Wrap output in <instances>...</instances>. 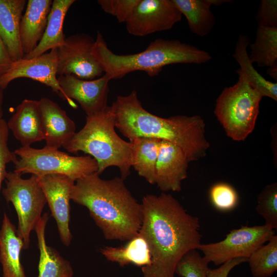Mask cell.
Here are the masks:
<instances>
[{"instance_id":"6da1fadb","label":"cell","mask_w":277,"mask_h":277,"mask_svg":"<svg viewBox=\"0 0 277 277\" xmlns=\"http://www.w3.org/2000/svg\"><path fill=\"white\" fill-rule=\"evenodd\" d=\"M138 233L146 241L151 263L142 267L143 277H175L177 264L201 244L199 218L188 213L172 195L147 194L142 199Z\"/></svg>"},{"instance_id":"7a4b0ae2","label":"cell","mask_w":277,"mask_h":277,"mask_svg":"<svg viewBox=\"0 0 277 277\" xmlns=\"http://www.w3.org/2000/svg\"><path fill=\"white\" fill-rule=\"evenodd\" d=\"M70 199L87 208L106 240L127 241L138 233L142 206L121 177L104 180L97 172L85 176L75 182Z\"/></svg>"},{"instance_id":"3957f363","label":"cell","mask_w":277,"mask_h":277,"mask_svg":"<svg viewBox=\"0 0 277 277\" xmlns=\"http://www.w3.org/2000/svg\"><path fill=\"white\" fill-rule=\"evenodd\" d=\"M115 127L129 140L138 137L165 140L179 146L188 161L204 157L210 144L205 136V124L200 115L161 117L145 109L135 90L118 95L113 102Z\"/></svg>"},{"instance_id":"277c9868","label":"cell","mask_w":277,"mask_h":277,"mask_svg":"<svg viewBox=\"0 0 277 277\" xmlns=\"http://www.w3.org/2000/svg\"><path fill=\"white\" fill-rule=\"evenodd\" d=\"M95 59L109 78L120 79L135 71L149 76L157 75L167 65L206 63L212 58L207 51L178 39L157 38L147 48L132 54H116L108 47L101 33L97 32L92 50Z\"/></svg>"},{"instance_id":"5b68a950","label":"cell","mask_w":277,"mask_h":277,"mask_svg":"<svg viewBox=\"0 0 277 277\" xmlns=\"http://www.w3.org/2000/svg\"><path fill=\"white\" fill-rule=\"evenodd\" d=\"M113 104L94 115L86 116L83 128L75 132L63 147L68 152L82 151L92 156L98 164L100 175L111 166L117 167L125 180L130 173L131 143L120 137L115 130Z\"/></svg>"},{"instance_id":"8992f818","label":"cell","mask_w":277,"mask_h":277,"mask_svg":"<svg viewBox=\"0 0 277 277\" xmlns=\"http://www.w3.org/2000/svg\"><path fill=\"white\" fill-rule=\"evenodd\" d=\"M236 72L237 82L223 90L216 99L214 113L227 135L240 142L253 131L263 96L240 69Z\"/></svg>"},{"instance_id":"52a82bcc","label":"cell","mask_w":277,"mask_h":277,"mask_svg":"<svg viewBox=\"0 0 277 277\" xmlns=\"http://www.w3.org/2000/svg\"><path fill=\"white\" fill-rule=\"evenodd\" d=\"M14 152L18 156L13 163L14 172L21 175L30 173L41 177L58 174L67 176L75 182L98 171L96 161L89 155L72 156L46 147L42 149L21 147Z\"/></svg>"},{"instance_id":"ba28073f","label":"cell","mask_w":277,"mask_h":277,"mask_svg":"<svg viewBox=\"0 0 277 277\" xmlns=\"http://www.w3.org/2000/svg\"><path fill=\"white\" fill-rule=\"evenodd\" d=\"M5 182L6 187L2 193L7 203H11L16 211L18 225L17 235L22 239L24 250L30 245V236L42 217L47 203L40 186L38 177L35 175L26 179L15 172H8Z\"/></svg>"},{"instance_id":"9c48e42d","label":"cell","mask_w":277,"mask_h":277,"mask_svg":"<svg viewBox=\"0 0 277 277\" xmlns=\"http://www.w3.org/2000/svg\"><path fill=\"white\" fill-rule=\"evenodd\" d=\"M275 235L274 230L264 225L248 227L242 226L232 230L225 238L218 242L201 244L198 247L209 263L221 265L238 258H248L258 248Z\"/></svg>"},{"instance_id":"30bf717a","label":"cell","mask_w":277,"mask_h":277,"mask_svg":"<svg viewBox=\"0 0 277 277\" xmlns=\"http://www.w3.org/2000/svg\"><path fill=\"white\" fill-rule=\"evenodd\" d=\"M94 42L83 33L66 37L65 43L57 48V74L73 75L85 80L101 76L104 71L92 53Z\"/></svg>"},{"instance_id":"8fae6325","label":"cell","mask_w":277,"mask_h":277,"mask_svg":"<svg viewBox=\"0 0 277 277\" xmlns=\"http://www.w3.org/2000/svg\"><path fill=\"white\" fill-rule=\"evenodd\" d=\"M182 17L172 0H141L125 23L130 34L144 36L171 29Z\"/></svg>"},{"instance_id":"7c38bea8","label":"cell","mask_w":277,"mask_h":277,"mask_svg":"<svg viewBox=\"0 0 277 277\" xmlns=\"http://www.w3.org/2000/svg\"><path fill=\"white\" fill-rule=\"evenodd\" d=\"M58 84L64 92L67 102L73 108L77 106L89 116L104 110L107 106L108 95L110 80L105 74L95 80H85L73 75H60Z\"/></svg>"},{"instance_id":"4fadbf2b","label":"cell","mask_w":277,"mask_h":277,"mask_svg":"<svg viewBox=\"0 0 277 277\" xmlns=\"http://www.w3.org/2000/svg\"><path fill=\"white\" fill-rule=\"evenodd\" d=\"M57 48L35 57L13 62L8 70L0 76V88L4 90L13 81L29 78L50 87L64 100L67 98L57 78Z\"/></svg>"},{"instance_id":"5bb4252c","label":"cell","mask_w":277,"mask_h":277,"mask_svg":"<svg viewBox=\"0 0 277 277\" xmlns=\"http://www.w3.org/2000/svg\"><path fill=\"white\" fill-rule=\"evenodd\" d=\"M40 186L56 221L62 243L69 246L72 240L69 228L70 194L75 181L67 176L51 174L38 177Z\"/></svg>"},{"instance_id":"9a60e30c","label":"cell","mask_w":277,"mask_h":277,"mask_svg":"<svg viewBox=\"0 0 277 277\" xmlns=\"http://www.w3.org/2000/svg\"><path fill=\"white\" fill-rule=\"evenodd\" d=\"M189 162L181 148L161 140L156 165L155 184L163 192H179L182 182L187 176Z\"/></svg>"},{"instance_id":"2e32d148","label":"cell","mask_w":277,"mask_h":277,"mask_svg":"<svg viewBox=\"0 0 277 277\" xmlns=\"http://www.w3.org/2000/svg\"><path fill=\"white\" fill-rule=\"evenodd\" d=\"M38 106L46 142L45 147L59 149L75 133V124L64 110L48 97L38 101Z\"/></svg>"},{"instance_id":"e0dca14e","label":"cell","mask_w":277,"mask_h":277,"mask_svg":"<svg viewBox=\"0 0 277 277\" xmlns=\"http://www.w3.org/2000/svg\"><path fill=\"white\" fill-rule=\"evenodd\" d=\"M7 125L21 147H29L44 139L38 101L23 100L16 107Z\"/></svg>"},{"instance_id":"ac0fdd59","label":"cell","mask_w":277,"mask_h":277,"mask_svg":"<svg viewBox=\"0 0 277 277\" xmlns=\"http://www.w3.org/2000/svg\"><path fill=\"white\" fill-rule=\"evenodd\" d=\"M51 0H29L22 16L20 42L24 56L31 52L41 41L47 24Z\"/></svg>"},{"instance_id":"d6986e66","label":"cell","mask_w":277,"mask_h":277,"mask_svg":"<svg viewBox=\"0 0 277 277\" xmlns=\"http://www.w3.org/2000/svg\"><path fill=\"white\" fill-rule=\"evenodd\" d=\"M26 3V0H0V37L13 62L24 56L19 30Z\"/></svg>"},{"instance_id":"ffe728a7","label":"cell","mask_w":277,"mask_h":277,"mask_svg":"<svg viewBox=\"0 0 277 277\" xmlns=\"http://www.w3.org/2000/svg\"><path fill=\"white\" fill-rule=\"evenodd\" d=\"M24 242L17 235L16 227L6 213L0 229V262L2 277H27L20 260Z\"/></svg>"},{"instance_id":"44dd1931","label":"cell","mask_w":277,"mask_h":277,"mask_svg":"<svg viewBox=\"0 0 277 277\" xmlns=\"http://www.w3.org/2000/svg\"><path fill=\"white\" fill-rule=\"evenodd\" d=\"M49 218L48 213H44L34 230L39 250L37 277H72L74 272L69 261L46 243L45 229Z\"/></svg>"},{"instance_id":"7402d4cb","label":"cell","mask_w":277,"mask_h":277,"mask_svg":"<svg viewBox=\"0 0 277 277\" xmlns=\"http://www.w3.org/2000/svg\"><path fill=\"white\" fill-rule=\"evenodd\" d=\"M75 2V0H54L52 2L43 37L36 47L23 58H30L40 56L65 43L64 22L69 9Z\"/></svg>"},{"instance_id":"603a6c76","label":"cell","mask_w":277,"mask_h":277,"mask_svg":"<svg viewBox=\"0 0 277 277\" xmlns=\"http://www.w3.org/2000/svg\"><path fill=\"white\" fill-rule=\"evenodd\" d=\"M129 141L131 167L149 184H155L156 165L161 140L138 137Z\"/></svg>"},{"instance_id":"cb8c5ba5","label":"cell","mask_w":277,"mask_h":277,"mask_svg":"<svg viewBox=\"0 0 277 277\" xmlns=\"http://www.w3.org/2000/svg\"><path fill=\"white\" fill-rule=\"evenodd\" d=\"M127 241L123 246H106L101 248L100 252L107 260L117 263L121 267L129 264L141 267L149 265L151 263V255L144 238L138 233Z\"/></svg>"},{"instance_id":"d4e9b609","label":"cell","mask_w":277,"mask_h":277,"mask_svg":"<svg viewBox=\"0 0 277 277\" xmlns=\"http://www.w3.org/2000/svg\"><path fill=\"white\" fill-rule=\"evenodd\" d=\"M187 19L190 31L204 37L214 28L215 18L210 9L208 0H172Z\"/></svg>"},{"instance_id":"484cf974","label":"cell","mask_w":277,"mask_h":277,"mask_svg":"<svg viewBox=\"0 0 277 277\" xmlns=\"http://www.w3.org/2000/svg\"><path fill=\"white\" fill-rule=\"evenodd\" d=\"M249 44L248 36L240 35L236 43L233 57L249 84L258 90L263 97H268L276 101L277 83L267 80L254 68L248 57L247 48Z\"/></svg>"},{"instance_id":"4316f807","label":"cell","mask_w":277,"mask_h":277,"mask_svg":"<svg viewBox=\"0 0 277 277\" xmlns=\"http://www.w3.org/2000/svg\"><path fill=\"white\" fill-rule=\"evenodd\" d=\"M251 63L261 67H270L277 64V28L258 26L254 42L249 44Z\"/></svg>"},{"instance_id":"83f0119b","label":"cell","mask_w":277,"mask_h":277,"mask_svg":"<svg viewBox=\"0 0 277 277\" xmlns=\"http://www.w3.org/2000/svg\"><path fill=\"white\" fill-rule=\"evenodd\" d=\"M254 277H270L277 270V235L262 245L248 258Z\"/></svg>"},{"instance_id":"f1b7e54d","label":"cell","mask_w":277,"mask_h":277,"mask_svg":"<svg viewBox=\"0 0 277 277\" xmlns=\"http://www.w3.org/2000/svg\"><path fill=\"white\" fill-rule=\"evenodd\" d=\"M256 211L265 221V224L277 229V184L267 185L257 199Z\"/></svg>"},{"instance_id":"f546056e","label":"cell","mask_w":277,"mask_h":277,"mask_svg":"<svg viewBox=\"0 0 277 277\" xmlns=\"http://www.w3.org/2000/svg\"><path fill=\"white\" fill-rule=\"evenodd\" d=\"M209 199L216 210L227 212L234 209L239 203V195L235 189L225 183L213 185L209 190Z\"/></svg>"},{"instance_id":"4dcf8cb0","label":"cell","mask_w":277,"mask_h":277,"mask_svg":"<svg viewBox=\"0 0 277 277\" xmlns=\"http://www.w3.org/2000/svg\"><path fill=\"white\" fill-rule=\"evenodd\" d=\"M208 263L197 249L186 253L176 265L175 274L181 277H207Z\"/></svg>"},{"instance_id":"1f68e13d","label":"cell","mask_w":277,"mask_h":277,"mask_svg":"<svg viewBox=\"0 0 277 277\" xmlns=\"http://www.w3.org/2000/svg\"><path fill=\"white\" fill-rule=\"evenodd\" d=\"M141 0H98L104 12L115 16L120 23H125Z\"/></svg>"},{"instance_id":"d6a6232c","label":"cell","mask_w":277,"mask_h":277,"mask_svg":"<svg viewBox=\"0 0 277 277\" xmlns=\"http://www.w3.org/2000/svg\"><path fill=\"white\" fill-rule=\"evenodd\" d=\"M9 128L7 122L3 118L0 120V191L2 184L5 181L7 173V165L14 163L17 160V155L14 151H11L8 147V140Z\"/></svg>"},{"instance_id":"836d02e7","label":"cell","mask_w":277,"mask_h":277,"mask_svg":"<svg viewBox=\"0 0 277 277\" xmlns=\"http://www.w3.org/2000/svg\"><path fill=\"white\" fill-rule=\"evenodd\" d=\"M255 18L258 26L277 28V1L262 0Z\"/></svg>"},{"instance_id":"e575fe53","label":"cell","mask_w":277,"mask_h":277,"mask_svg":"<svg viewBox=\"0 0 277 277\" xmlns=\"http://www.w3.org/2000/svg\"><path fill=\"white\" fill-rule=\"evenodd\" d=\"M248 262V258H238L229 260L216 269L208 268L207 277H228L231 270L235 266Z\"/></svg>"},{"instance_id":"d590c367","label":"cell","mask_w":277,"mask_h":277,"mask_svg":"<svg viewBox=\"0 0 277 277\" xmlns=\"http://www.w3.org/2000/svg\"><path fill=\"white\" fill-rule=\"evenodd\" d=\"M13 62L6 46L0 37V76L8 70Z\"/></svg>"},{"instance_id":"8d00e7d4","label":"cell","mask_w":277,"mask_h":277,"mask_svg":"<svg viewBox=\"0 0 277 277\" xmlns=\"http://www.w3.org/2000/svg\"><path fill=\"white\" fill-rule=\"evenodd\" d=\"M267 73L275 81L277 80V64L268 67Z\"/></svg>"},{"instance_id":"74e56055","label":"cell","mask_w":277,"mask_h":277,"mask_svg":"<svg viewBox=\"0 0 277 277\" xmlns=\"http://www.w3.org/2000/svg\"><path fill=\"white\" fill-rule=\"evenodd\" d=\"M4 100L3 90L0 88V120L3 118V104Z\"/></svg>"}]
</instances>
